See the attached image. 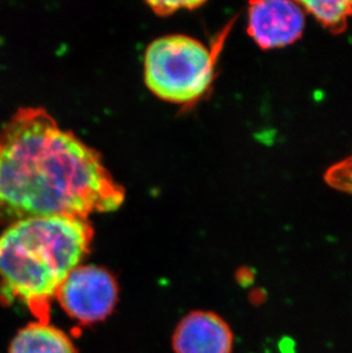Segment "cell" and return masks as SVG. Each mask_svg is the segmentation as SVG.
Returning <instances> with one entry per match:
<instances>
[{
	"label": "cell",
	"mask_w": 352,
	"mask_h": 353,
	"mask_svg": "<svg viewBox=\"0 0 352 353\" xmlns=\"http://www.w3.org/2000/svg\"><path fill=\"white\" fill-rule=\"evenodd\" d=\"M304 12L311 14L332 34H342L352 17V1H299Z\"/></svg>",
	"instance_id": "8"
},
{
	"label": "cell",
	"mask_w": 352,
	"mask_h": 353,
	"mask_svg": "<svg viewBox=\"0 0 352 353\" xmlns=\"http://www.w3.org/2000/svg\"><path fill=\"white\" fill-rule=\"evenodd\" d=\"M306 12L299 1H252L248 7L249 37L262 50L289 46L302 37Z\"/></svg>",
	"instance_id": "5"
},
{
	"label": "cell",
	"mask_w": 352,
	"mask_h": 353,
	"mask_svg": "<svg viewBox=\"0 0 352 353\" xmlns=\"http://www.w3.org/2000/svg\"><path fill=\"white\" fill-rule=\"evenodd\" d=\"M325 181L333 189L352 194V154L329 167Z\"/></svg>",
	"instance_id": "9"
},
{
	"label": "cell",
	"mask_w": 352,
	"mask_h": 353,
	"mask_svg": "<svg viewBox=\"0 0 352 353\" xmlns=\"http://www.w3.org/2000/svg\"><path fill=\"white\" fill-rule=\"evenodd\" d=\"M217 55L219 50L184 34L157 38L144 54L146 86L173 103L199 100L212 83Z\"/></svg>",
	"instance_id": "3"
},
{
	"label": "cell",
	"mask_w": 352,
	"mask_h": 353,
	"mask_svg": "<svg viewBox=\"0 0 352 353\" xmlns=\"http://www.w3.org/2000/svg\"><path fill=\"white\" fill-rule=\"evenodd\" d=\"M125 190L100 154L43 108H21L0 130V222L119 208Z\"/></svg>",
	"instance_id": "1"
},
{
	"label": "cell",
	"mask_w": 352,
	"mask_h": 353,
	"mask_svg": "<svg viewBox=\"0 0 352 353\" xmlns=\"http://www.w3.org/2000/svg\"><path fill=\"white\" fill-rule=\"evenodd\" d=\"M202 1H149L148 5L158 15H170L179 10H193L203 5Z\"/></svg>",
	"instance_id": "10"
},
{
	"label": "cell",
	"mask_w": 352,
	"mask_h": 353,
	"mask_svg": "<svg viewBox=\"0 0 352 353\" xmlns=\"http://www.w3.org/2000/svg\"><path fill=\"white\" fill-rule=\"evenodd\" d=\"M68 316L83 325L106 320L119 299L116 276L106 268L80 264L66 278L55 296Z\"/></svg>",
	"instance_id": "4"
},
{
	"label": "cell",
	"mask_w": 352,
	"mask_h": 353,
	"mask_svg": "<svg viewBox=\"0 0 352 353\" xmlns=\"http://www.w3.org/2000/svg\"><path fill=\"white\" fill-rule=\"evenodd\" d=\"M8 353H77V349L63 330L36 321L17 332Z\"/></svg>",
	"instance_id": "7"
},
{
	"label": "cell",
	"mask_w": 352,
	"mask_h": 353,
	"mask_svg": "<svg viewBox=\"0 0 352 353\" xmlns=\"http://www.w3.org/2000/svg\"><path fill=\"white\" fill-rule=\"evenodd\" d=\"M93 236L88 219L71 215L10 224L0 234V302H20L48 323L52 301L90 253Z\"/></svg>",
	"instance_id": "2"
},
{
	"label": "cell",
	"mask_w": 352,
	"mask_h": 353,
	"mask_svg": "<svg viewBox=\"0 0 352 353\" xmlns=\"http://www.w3.org/2000/svg\"><path fill=\"white\" fill-rule=\"evenodd\" d=\"M175 353H233V330L210 311H193L183 318L173 334Z\"/></svg>",
	"instance_id": "6"
}]
</instances>
